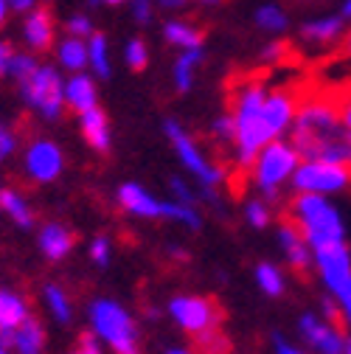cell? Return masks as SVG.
I'll return each instance as SVG.
<instances>
[{
  "label": "cell",
  "instance_id": "obj_38",
  "mask_svg": "<svg viewBox=\"0 0 351 354\" xmlns=\"http://www.w3.org/2000/svg\"><path fill=\"white\" fill-rule=\"evenodd\" d=\"M65 31H68V37H76V39H91L96 34V26L87 15H73V17H68Z\"/></svg>",
  "mask_w": 351,
  "mask_h": 354
},
{
  "label": "cell",
  "instance_id": "obj_56",
  "mask_svg": "<svg viewBox=\"0 0 351 354\" xmlns=\"http://www.w3.org/2000/svg\"><path fill=\"white\" fill-rule=\"evenodd\" d=\"M87 3H91V6H99V3H102V0H87Z\"/></svg>",
  "mask_w": 351,
  "mask_h": 354
},
{
  "label": "cell",
  "instance_id": "obj_7",
  "mask_svg": "<svg viewBox=\"0 0 351 354\" xmlns=\"http://www.w3.org/2000/svg\"><path fill=\"white\" fill-rule=\"evenodd\" d=\"M301 163L303 160L290 138L273 141L270 147L258 152V158L247 169V183H250L253 194L265 197L270 203H278V197L292 186V177Z\"/></svg>",
  "mask_w": 351,
  "mask_h": 354
},
{
  "label": "cell",
  "instance_id": "obj_3",
  "mask_svg": "<svg viewBox=\"0 0 351 354\" xmlns=\"http://www.w3.org/2000/svg\"><path fill=\"white\" fill-rule=\"evenodd\" d=\"M113 200L126 216L144 219V223H171L183 231H202V225H205L202 205L178 203L171 197H158L152 189H146L138 180L118 183Z\"/></svg>",
  "mask_w": 351,
  "mask_h": 354
},
{
  "label": "cell",
  "instance_id": "obj_8",
  "mask_svg": "<svg viewBox=\"0 0 351 354\" xmlns=\"http://www.w3.org/2000/svg\"><path fill=\"white\" fill-rule=\"evenodd\" d=\"M23 104L46 124H57L62 121V115L68 113L65 104V76L57 65L51 62H39V68L17 84Z\"/></svg>",
  "mask_w": 351,
  "mask_h": 354
},
{
  "label": "cell",
  "instance_id": "obj_4",
  "mask_svg": "<svg viewBox=\"0 0 351 354\" xmlns=\"http://www.w3.org/2000/svg\"><path fill=\"white\" fill-rule=\"evenodd\" d=\"M87 332H93L110 354H144L141 321L124 301L113 295H93L84 306Z\"/></svg>",
  "mask_w": 351,
  "mask_h": 354
},
{
  "label": "cell",
  "instance_id": "obj_32",
  "mask_svg": "<svg viewBox=\"0 0 351 354\" xmlns=\"http://www.w3.org/2000/svg\"><path fill=\"white\" fill-rule=\"evenodd\" d=\"M208 136H211V141H214L216 147H222V149H234V138H236V121H234L231 110L219 113V115L211 121V127H208Z\"/></svg>",
  "mask_w": 351,
  "mask_h": 354
},
{
  "label": "cell",
  "instance_id": "obj_17",
  "mask_svg": "<svg viewBox=\"0 0 351 354\" xmlns=\"http://www.w3.org/2000/svg\"><path fill=\"white\" fill-rule=\"evenodd\" d=\"M345 17L343 15H326V17H315V20H306L301 23L298 28V37L303 46H310V48H332L337 46V42H343L345 37Z\"/></svg>",
  "mask_w": 351,
  "mask_h": 354
},
{
  "label": "cell",
  "instance_id": "obj_26",
  "mask_svg": "<svg viewBox=\"0 0 351 354\" xmlns=\"http://www.w3.org/2000/svg\"><path fill=\"white\" fill-rule=\"evenodd\" d=\"M163 39L178 51H191V48H202L205 31L194 23H186V20H166L163 23Z\"/></svg>",
  "mask_w": 351,
  "mask_h": 354
},
{
  "label": "cell",
  "instance_id": "obj_14",
  "mask_svg": "<svg viewBox=\"0 0 351 354\" xmlns=\"http://www.w3.org/2000/svg\"><path fill=\"white\" fill-rule=\"evenodd\" d=\"M34 242H37L39 256L46 261H51V264L68 261L73 256V250H76V234L65 223H59V219H48V223L37 225Z\"/></svg>",
  "mask_w": 351,
  "mask_h": 354
},
{
  "label": "cell",
  "instance_id": "obj_22",
  "mask_svg": "<svg viewBox=\"0 0 351 354\" xmlns=\"http://www.w3.org/2000/svg\"><path fill=\"white\" fill-rule=\"evenodd\" d=\"M31 318V301L15 287H0V335H12Z\"/></svg>",
  "mask_w": 351,
  "mask_h": 354
},
{
  "label": "cell",
  "instance_id": "obj_52",
  "mask_svg": "<svg viewBox=\"0 0 351 354\" xmlns=\"http://www.w3.org/2000/svg\"><path fill=\"white\" fill-rule=\"evenodd\" d=\"M340 46H343V54H345V57L351 59V31H348V34L343 37V42H340Z\"/></svg>",
  "mask_w": 351,
  "mask_h": 354
},
{
  "label": "cell",
  "instance_id": "obj_5",
  "mask_svg": "<svg viewBox=\"0 0 351 354\" xmlns=\"http://www.w3.org/2000/svg\"><path fill=\"white\" fill-rule=\"evenodd\" d=\"M287 219H292L295 228L303 234L312 250L348 242V228L340 205L332 197L321 194H292L287 203Z\"/></svg>",
  "mask_w": 351,
  "mask_h": 354
},
{
  "label": "cell",
  "instance_id": "obj_41",
  "mask_svg": "<svg viewBox=\"0 0 351 354\" xmlns=\"http://www.w3.org/2000/svg\"><path fill=\"white\" fill-rule=\"evenodd\" d=\"M270 346H273V354H312V351H306L301 343H295L292 337H287L281 332H273Z\"/></svg>",
  "mask_w": 351,
  "mask_h": 354
},
{
  "label": "cell",
  "instance_id": "obj_24",
  "mask_svg": "<svg viewBox=\"0 0 351 354\" xmlns=\"http://www.w3.org/2000/svg\"><path fill=\"white\" fill-rule=\"evenodd\" d=\"M6 337L15 348V354H46V348H48V326L37 315Z\"/></svg>",
  "mask_w": 351,
  "mask_h": 354
},
{
  "label": "cell",
  "instance_id": "obj_9",
  "mask_svg": "<svg viewBox=\"0 0 351 354\" xmlns=\"http://www.w3.org/2000/svg\"><path fill=\"white\" fill-rule=\"evenodd\" d=\"M166 318L178 326L183 335H189L191 340L222 329L225 324V313H222V304L211 295H200V292H178L171 295L166 304Z\"/></svg>",
  "mask_w": 351,
  "mask_h": 354
},
{
  "label": "cell",
  "instance_id": "obj_47",
  "mask_svg": "<svg viewBox=\"0 0 351 354\" xmlns=\"http://www.w3.org/2000/svg\"><path fill=\"white\" fill-rule=\"evenodd\" d=\"M163 354H200L194 343H174V346H166Z\"/></svg>",
  "mask_w": 351,
  "mask_h": 354
},
{
  "label": "cell",
  "instance_id": "obj_29",
  "mask_svg": "<svg viewBox=\"0 0 351 354\" xmlns=\"http://www.w3.org/2000/svg\"><path fill=\"white\" fill-rule=\"evenodd\" d=\"M87 57H91V73L96 79H110L113 76V57H110V39L104 34H93L87 39Z\"/></svg>",
  "mask_w": 351,
  "mask_h": 354
},
{
  "label": "cell",
  "instance_id": "obj_50",
  "mask_svg": "<svg viewBox=\"0 0 351 354\" xmlns=\"http://www.w3.org/2000/svg\"><path fill=\"white\" fill-rule=\"evenodd\" d=\"M9 0H0V28H3L6 26V17H9Z\"/></svg>",
  "mask_w": 351,
  "mask_h": 354
},
{
  "label": "cell",
  "instance_id": "obj_51",
  "mask_svg": "<svg viewBox=\"0 0 351 354\" xmlns=\"http://www.w3.org/2000/svg\"><path fill=\"white\" fill-rule=\"evenodd\" d=\"M0 354H15V348H12V343H9L6 335H0Z\"/></svg>",
  "mask_w": 351,
  "mask_h": 354
},
{
  "label": "cell",
  "instance_id": "obj_42",
  "mask_svg": "<svg viewBox=\"0 0 351 354\" xmlns=\"http://www.w3.org/2000/svg\"><path fill=\"white\" fill-rule=\"evenodd\" d=\"M284 57H287V42L284 39H273L258 51V59L265 65H278V62H284Z\"/></svg>",
  "mask_w": 351,
  "mask_h": 354
},
{
  "label": "cell",
  "instance_id": "obj_16",
  "mask_svg": "<svg viewBox=\"0 0 351 354\" xmlns=\"http://www.w3.org/2000/svg\"><path fill=\"white\" fill-rule=\"evenodd\" d=\"M23 42L31 54H48L57 46V23L51 9L37 6L23 20Z\"/></svg>",
  "mask_w": 351,
  "mask_h": 354
},
{
  "label": "cell",
  "instance_id": "obj_34",
  "mask_svg": "<svg viewBox=\"0 0 351 354\" xmlns=\"http://www.w3.org/2000/svg\"><path fill=\"white\" fill-rule=\"evenodd\" d=\"M124 65L129 71H135V73L146 71V65H149V48H146V42L141 37H133L124 46Z\"/></svg>",
  "mask_w": 351,
  "mask_h": 354
},
{
  "label": "cell",
  "instance_id": "obj_1",
  "mask_svg": "<svg viewBox=\"0 0 351 354\" xmlns=\"http://www.w3.org/2000/svg\"><path fill=\"white\" fill-rule=\"evenodd\" d=\"M301 96L292 87H270L265 79H245L231 93V115L236 121L234 138V169L245 171L253 166L258 152L273 141L290 138Z\"/></svg>",
  "mask_w": 351,
  "mask_h": 354
},
{
  "label": "cell",
  "instance_id": "obj_18",
  "mask_svg": "<svg viewBox=\"0 0 351 354\" xmlns=\"http://www.w3.org/2000/svg\"><path fill=\"white\" fill-rule=\"evenodd\" d=\"M0 214L20 231H37V208L20 186L3 183V189H0Z\"/></svg>",
  "mask_w": 351,
  "mask_h": 354
},
{
  "label": "cell",
  "instance_id": "obj_15",
  "mask_svg": "<svg viewBox=\"0 0 351 354\" xmlns=\"http://www.w3.org/2000/svg\"><path fill=\"white\" fill-rule=\"evenodd\" d=\"M276 242H278V250L284 256V264L295 273H312V259H315V250L310 248V242L303 239V234L295 228L292 219H281L276 225Z\"/></svg>",
  "mask_w": 351,
  "mask_h": 354
},
{
  "label": "cell",
  "instance_id": "obj_30",
  "mask_svg": "<svg viewBox=\"0 0 351 354\" xmlns=\"http://www.w3.org/2000/svg\"><path fill=\"white\" fill-rule=\"evenodd\" d=\"M253 23L256 28H261L265 34H284L290 28V17L281 6L276 3H265V6H258L256 15H253Z\"/></svg>",
  "mask_w": 351,
  "mask_h": 354
},
{
  "label": "cell",
  "instance_id": "obj_40",
  "mask_svg": "<svg viewBox=\"0 0 351 354\" xmlns=\"http://www.w3.org/2000/svg\"><path fill=\"white\" fill-rule=\"evenodd\" d=\"M334 304H337V313H340V324H343V329L351 335V284L348 287H343L337 295H329Z\"/></svg>",
  "mask_w": 351,
  "mask_h": 354
},
{
  "label": "cell",
  "instance_id": "obj_10",
  "mask_svg": "<svg viewBox=\"0 0 351 354\" xmlns=\"http://www.w3.org/2000/svg\"><path fill=\"white\" fill-rule=\"evenodd\" d=\"M20 163H23V177L31 186H54L65 174L68 158H65V149L54 138L37 136L23 144Z\"/></svg>",
  "mask_w": 351,
  "mask_h": 354
},
{
  "label": "cell",
  "instance_id": "obj_31",
  "mask_svg": "<svg viewBox=\"0 0 351 354\" xmlns=\"http://www.w3.org/2000/svg\"><path fill=\"white\" fill-rule=\"evenodd\" d=\"M113 259H115V242L110 234H96L87 242V261H91L96 270H107Z\"/></svg>",
  "mask_w": 351,
  "mask_h": 354
},
{
  "label": "cell",
  "instance_id": "obj_35",
  "mask_svg": "<svg viewBox=\"0 0 351 354\" xmlns=\"http://www.w3.org/2000/svg\"><path fill=\"white\" fill-rule=\"evenodd\" d=\"M17 152H23L17 129H15L12 124H6V121H0V166L9 163Z\"/></svg>",
  "mask_w": 351,
  "mask_h": 354
},
{
  "label": "cell",
  "instance_id": "obj_49",
  "mask_svg": "<svg viewBox=\"0 0 351 354\" xmlns=\"http://www.w3.org/2000/svg\"><path fill=\"white\" fill-rule=\"evenodd\" d=\"M155 3H158L160 9H166V12H180V9L189 6V0H155Z\"/></svg>",
  "mask_w": 351,
  "mask_h": 354
},
{
  "label": "cell",
  "instance_id": "obj_45",
  "mask_svg": "<svg viewBox=\"0 0 351 354\" xmlns=\"http://www.w3.org/2000/svg\"><path fill=\"white\" fill-rule=\"evenodd\" d=\"M15 46L6 39H0V79H6L9 76V68H12V59H15Z\"/></svg>",
  "mask_w": 351,
  "mask_h": 354
},
{
  "label": "cell",
  "instance_id": "obj_20",
  "mask_svg": "<svg viewBox=\"0 0 351 354\" xmlns=\"http://www.w3.org/2000/svg\"><path fill=\"white\" fill-rule=\"evenodd\" d=\"M76 118H79V132H82L84 144L91 147L96 155H110V149H113V124H110L107 113L102 107H96V110H87V113L76 115Z\"/></svg>",
  "mask_w": 351,
  "mask_h": 354
},
{
  "label": "cell",
  "instance_id": "obj_2",
  "mask_svg": "<svg viewBox=\"0 0 351 354\" xmlns=\"http://www.w3.org/2000/svg\"><path fill=\"white\" fill-rule=\"evenodd\" d=\"M290 141L301 160H323L351 166V129L345 127L334 96L312 93L301 96Z\"/></svg>",
  "mask_w": 351,
  "mask_h": 354
},
{
  "label": "cell",
  "instance_id": "obj_46",
  "mask_svg": "<svg viewBox=\"0 0 351 354\" xmlns=\"http://www.w3.org/2000/svg\"><path fill=\"white\" fill-rule=\"evenodd\" d=\"M166 259L178 261V264H186V261L191 259V253H189V248H186V245H180V242H171V245L166 248Z\"/></svg>",
  "mask_w": 351,
  "mask_h": 354
},
{
  "label": "cell",
  "instance_id": "obj_58",
  "mask_svg": "<svg viewBox=\"0 0 351 354\" xmlns=\"http://www.w3.org/2000/svg\"><path fill=\"white\" fill-rule=\"evenodd\" d=\"M0 189H3V177H0Z\"/></svg>",
  "mask_w": 351,
  "mask_h": 354
},
{
  "label": "cell",
  "instance_id": "obj_6",
  "mask_svg": "<svg viewBox=\"0 0 351 354\" xmlns=\"http://www.w3.org/2000/svg\"><path fill=\"white\" fill-rule=\"evenodd\" d=\"M163 136L174 152V158H178L183 174L189 177V180H194L200 189H214L219 192L222 186L231 183V171L222 166V163H216L202 147L200 141L189 132V127L178 118H163Z\"/></svg>",
  "mask_w": 351,
  "mask_h": 354
},
{
  "label": "cell",
  "instance_id": "obj_27",
  "mask_svg": "<svg viewBox=\"0 0 351 354\" xmlns=\"http://www.w3.org/2000/svg\"><path fill=\"white\" fill-rule=\"evenodd\" d=\"M202 59H205V51L202 48H191V51H180L178 54V59H174V65H171L174 91L183 93V96L191 91V87H194V73L202 65Z\"/></svg>",
  "mask_w": 351,
  "mask_h": 354
},
{
  "label": "cell",
  "instance_id": "obj_54",
  "mask_svg": "<svg viewBox=\"0 0 351 354\" xmlns=\"http://www.w3.org/2000/svg\"><path fill=\"white\" fill-rule=\"evenodd\" d=\"M102 3H107V6H121V3H129V0H102Z\"/></svg>",
  "mask_w": 351,
  "mask_h": 354
},
{
  "label": "cell",
  "instance_id": "obj_44",
  "mask_svg": "<svg viewBox=\"0 0 351 354\" xmlns=\"http://www.w3.org/2000/svg\"><path fill=\"white\" fill-rule=\"evenodd\" d=\"M334 102H337V107H340V115H343L345 127L351 129V84L343 87V91L334 96Z\"/></svg>",
  "mask_w": 351,
  "mask_h": 354
},
{
  "label": "cell",
  "instance_id": "obj_25",
  "mask_svg": "<svg viewBox=\"0 0 351 354\" xmlns=\"http://www.w3.org/2000/svg\"><path fill=\"white\" fill-rule=\"evenodd\" d=\"M57 68L65 71L68 76L70 73H84L91 71V57H87V39H76V37H62L57 39Z\"/></svg>",
  "mask_w": 351,
  "mask_h": 354
},
{
  "label": "cell",
  "instance_id": "obj_43",
  "mask_svg": "<svg viewBox=\"0 0 351 354\" xmlns=\"http://www.w3.org/2000/svg\"><path fill=\"white\" fill-rule=\"evenodd\" d=\"M129 9H133L135 23H141V26L152 23V0H129Z\"/></svg>",
  "mask_w": 351,
  "mask_h": 354
},
{
  "label": "cell",
  "instance_id": "obj_39",
  "mask_svg": "<svg viewBox=\"0 0 351 354\" xmlns=\"http://www.w3.org/2000/svg\"><path fill=\"white\" fill-rule=\"evenodd\" d=\"M68 354H107V348L102 346V340L93 332H82L79 340L73 343V348Z\"/></svg>",
  "mask_w": 351,
  "mask_h": 354
},
{
  "label": "cell",
  "instance_id": "obj_11",
  "mask_svg": "<svg viewBox=\"0 0 351 354\" xmlns=\"http://www.w3.org/2000/svg\"><path fill=\"white\" fill-rule=\"evenodd\" d=\"M292 194H321L337 197L351 192V166L323 163V160H303L292 177Z\"/></svg>",
  "mask_w": 351,
  "mask_h": 354
},
{
  "label": "cell",
  "instance_id": "obj_13",
  "mask_svg": "<svg viewBox=\"0 0 351 354\" xmlns=\"http://www.w3.org/2000/svg\"><path fill=\"white\" fill-rule=\"evenodd\" d=\"M312 273L323 287V295H337L343 287L351 284V248L348 242H337L329 248L315 250Z\"/></svg>",
  "mask_w": 351,
  "mask_h": 354
},
{
  "label": "cell",
  "instance_id": "obj_23",
  "mask_svg": "<svg viewBox=\"0 0 351 354\" xmlns=\"http://www.w3.org/2000/svg\"><path fill=\"white\" fill-rule=\"evenodd\" d=\"M253 284L256 290L270 298V301H278L287 295V287H290V279H287V270H284V264L278 261H258L256 268H253Z\"/></svg>",
  "mask_w": 351,
  "mask_h": 354
},
{
  "label": "cell",
  "instance_id": "obj_12",
  "mask_svg": "<svg viewBox=\"0 0 351 354\" xmlns=\"http://www.w3.org/2000/svg\"><path fill=\"white\" fill-rule=\"evenodd\" d=\"M301 346L312 354H343L345 343H348V332L343 329V324L323 318L318 309H306L295 321Z\"/></svg>",
  "mask_w": 351,
  "mask_h": 354
},
{
  "label": "cell",
  "instance_id": "obj_48",
  "mask_svg": "<svg viewBox=\"0 0 351 354\" xmlns=\"http://www.w3.org/2000/svg\"><path fill=\"white\" fill-rule=\"evenodd\" d=\"M9 6H12V12H17V15H28V12L37 9L39 3H37V0H9Z\"/></svg>",
  "mask_w": 351,
  "mask_h": 354
},
{
  "label": "cell",
  "instance_id": "obj_19",
  "mask_svg": "<svg viewBox=\"0 0 351 354\" xmlns=\"http://www.w3.org/2000/svg\"><path fill=\"white\" fill-rule=\"evenodd\" d=\"M65 104L70 113L82 115L99 107V79L93 73H70L65 79Z\"/></svg>",
  "mask_w": 351,
  "mask_h": 354
},
{
  "label": "cell",
  "instance_id": "obj_57",
  "mask_svg": "<svg viewBox=\"0 0 351 354\" xmlns=\"http://www.w3.org/2000/svg\"><path fill=\"white\" fill-rule=\"evenodd\" d=\"M202 3H216V0H202Z\"/></svg>",
  "mask_w": 351,
  "mask_h": 354
},
{
  "label": "cell",
  "instance_id": "obj_55",
  "mask_svg": "<svg viewBox=\"0 0 351 354\" xmlns=\"http://www.w3.org/2000/svg\"><path fill=\"white\" fill-rule=\"evenodd\" d=\"M343 354H351V335H348V343H345V351Z\"/></svg>",
  "mask_w": 351,
  "mask_h": 354
},
{
  "label": "cell",
  "instance_id": "obj_21",
  "mask_svg": "<svg viewBox=\"0 0 351 354\" xmlns=\"http://www.w3.org/2000/svg\"><path fill=\"white\" fill-rule=\"evenodd\" d=\"M39 301H42V309L46 315L57 324V326H70L76 321V301L73 295L68 292L65 284L59 281H46L39 290Z\"/></svg>",
  "mask_w": 351,
  "mask_h": 354
},
{
  "label": "cell",
  "instance_id": "obj_37",
  "mask_svg": "<svg viewBox=\"0 0 351 354\" xmlns=\"http://www.w3.org/2000/svg\"><path fill=\"white\" fill-rule=\"evenodd\" d=\"M37 68H39L37 54H31V51H17L15 59H12V68H9V79L20 84V82H26Z\"/></svg>",
  "mask_w": 351,
  "mask_h": 354
},
{
  "label": "cell",
  "instance_id": "obj_33",
  "mask_svg": "<svg viewBox=\"0 0 351 354\" xmlns=\"http://www.w3.org/2000/svg\"><path fill=\"white\" fill-rule=\"evenodd\" d=\"M166 197L178 200V203L200 205V186L194 180H189L186 174H171L169 183H166Z\"/></svg>",
  "mask_w": 351,
  "mask_h": 354
},
{
  "label": "cell",
  "instance_id": "obj_36",
  "mask_svg": "<svg viewBox=\"0 0 351 354\" xmlns=\"http://www.w3.org/2000/svg\"><path fill=\"white\" fill-rule=\"evenodd\" d=\"M194 346H197L200 354H231V340H228V335H225L222 329H216V332H208V335L197 337Z\"/></svg>",
  "mask_w": 351,
  "mask_h": 354
},
{
  "label": "cell",
  "instance_id": "obj_28",
  "mask_svg": "<svg viewBox=\"0 0 351 354\" xmlns=\"http://www.w3.org/2000/svg\"><path fill=\"white\" fill-rule=\"evenodd\" d=\"M242 219H245V225L253 228V231H267V228L276 225V203L258 197V194H250L242 203Z\"/></svg>",
  "mask_w": 351,
  "mask_h": 354
},
{
  "label": "cell",
  "instance_id": "obj_53",
  "mask_svg": "<svg viewBox=\"0 0 351 354\" xmlns=\"http://www.w3.org/2000/svg\"><path fill=\"white\" fill-rule=\"evenodd\" d=\"M340 15H343V17H345V20L351 23V0H345V3H343V9H340Z\"/></svg>",
  "mask_w": 351,
  "mask_h": 354
}]
</instances>
